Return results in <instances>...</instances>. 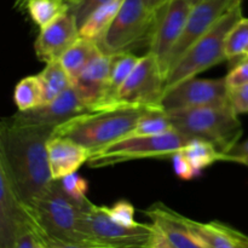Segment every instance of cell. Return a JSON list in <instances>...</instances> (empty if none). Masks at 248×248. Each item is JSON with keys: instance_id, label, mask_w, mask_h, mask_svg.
<instances>
[{"instance_id": "obj_1", "label": "cell", "mask_w": 248, "mask_h": 248, "mask_svg": "<svg viewBox=\"0 0 248 248\" xmlns=\"http://www.w3.org/2000/svg\"><path fill=\"white\" fill-rule=\"evenodd\" d=\"M53 130L52 126L18 123L11 116L0 125V167L26 205L40 198L53 181L47 154Z\"/></svg>"}, {"instance_id": "obj_2", "label": "cell", "mask_w": 248, "mask_h": 248, "mask_svg": "<svg viewBox=\"0 0 248 248\" xmlns=\"http://www.w3.org/2000/svg\"><path fill=\"white\" fill-rule=\"evenodd\" d=\"M26 207L38 232L67 244L93 246L85 232V207L64 193L58 179H53L45 193Z\"/></svg>"}, {"instance_id": "obj_3", "label": "cell", "mask_w": 248, "mask_h": 248, "mask_svg": "<svg viewBox=\"0 0 248 248\" xmlns=\"http://www.w3.org/2000/svg\"><path fill=\"white\" fill-rule=\"evenodd\" d=\"M147 109L118 107L89 111L58 125L52 136L70 138L93 153L130 135Z\"/></svg>"}, {"instance_id": "obj_4", "label": "cell", "mask_w": 248, "mask_h": 248, "mask_svg": "<svg viewBox=\"0 0 248 248\" xmlns=\"http://www.w3.org/2000/svg\"><path fill=\"white\" fill-rule=\"evenodd\" d=\"M167 114L182 135L207 140L225 155L234 149L244 132L239 114L232 103L182 109Z\"/></svg>"}, {"instance_id": "obj_5", "label": "cell", "mask_w": 248, "mask_h": 248, "mask_svg": "<svg viewBox=\"0 0 248 248\" xmlns=\"http://www.w3.org/2000/svg\"><path fill=\"white\" fill-rule=\"evenodd\" d=\"M242 17L241 2H239L232 6L205 35L196 40L167 73L165 92L227 60L225 40L228 33Z\"/></svg>"}, {"instance_id": "obj_6", "label": "cell", "mask_w": 248, "mask_h": 248, "mask_svg": "<svg viewBox=\"0 0 248 248\" xmlns=\"http://www.w3.org/2000/svg\"><path fill=\"white\" fill-rule=\"evenodd\" d=\"M189 140L177 130L159 136H126L91 153L87 165L92 169H101L132 160L172 157Z\"/></svg>"}, {"instance_id": "obj_7", "label": "cell", "mask_w": 248, "mask_h": 248, "mask_svg": "<svg viewBox=\"0 0 248 248\" xmlns=\"http://www.w3.org/2000/svg\"><path fill=\"white\" fill-rule=\"evenodd\" d=\"M85 232L96 247L152 248L156 229L153 224L138 223L125 227L110 218L106 206L90 202L85 207Z\"/></svg>"}, {"instance_id": "obj_8", "label": "cell", "mask_w": 248, "mask_h": 248, "mask_svg": "<svg viewBox=\"0 0 248 248\" xmlns=\"http://www.w3.org/2000/svg\"><path fill=\"white\" fill-rule=\"evenodd\" d=\"M155 22L156 12L148 9L143 0H124L99 46L109 55L131 52L149 31L153 33Z\"/></svg>"}, {"instance_id": "obj_9", "label": "cell", "mask_w": 248, "mask_h": 248, "mask_svg": "<svg viewBox=\"0 0 248 248\" xmlns=\"http://www.w3.org/2000/svg\"><path fill=\"white\" fill-rule=\"evenodd\" d=\"M165 80L166 77L159 60L152 52H148L140 57L133 72L119 90L116 104L119 107L162 109Z\"/></svg>"}, {"instance_id": "obj_10", "label": "cell", "mask_w": 248, "mask_h": 248, "mask_svg": "<svg viewBox=\"0 0 248 248\" xmlns=\"http://www.w3.org/2000/svg\"><path fill=\"white\" fill-rule=\"evenodd\" d=\"M230 90L225 78L199 79L191 78L176 85L164 93L161 108L166 113L182 109L229 104Z\"/></svg>"}, {"instance_id": "obj_11", "label": "cell", "mask_w": 248, "mask_h": 248, "mask_svg": "<svg viewBox=\"0 0 248 248\" xmlns=\"http://www.w3.org/2000/svg\"><path fill=\"white\" fill-rule=\"evenodd\" d=\"M191 5L186 0H169L156 12V22L150 38L149 52L156 56L166 77L170 56L183 34Z\"/></svg>"}, {"instance_id": "obj_12", "label": "cell", "mask_w": 248, "mask_h": 248, "mask_svg": "<svg viewBox=\"0 0 248 248\" xmlns=\"http://www.w3.org/2000/svg\"><path fill=\"white\" fill-rule=\"evenodd\" d=\"M239 2V0H201L199 4L191 7L183 34L170 56L167 73L196 40L205 35L232 6Z\"/></svg>"}, {"instance_id": "obj_13", "label": "cell", "mask_w": 248, "mask_h": 248, "mask_svg": "<svg viewBox=\"0 0 248 248\" xmlns=\"http://www.w3.org/2000/svg\"><path fill=\"white\" fill-rule=\"evenodd\" d=\"M31 218L14 183L0 167V248H14Z\"/></svg>"}, {"instance_id": "obj_14", "label": "cell", "mask_w": 248, "mask_h": 248, "mask_svg": "<svg viewBox=\"0 0 248 248\" xmlns=\"http://www.w3.org/2000/svg\"><path fill=\"white\" fill-rule=\"evenodd\" d=\"M89 111L72 85V87L65 90L53 101L29 110H18L11 118L18 123L47 125L56 128L58 125L67 123L70 119Z\"/></svg>"}, {"instance_id": "obj_15", "label": "cell", "mask_w": 248, "mask_h": 248, "mask_svg": "<svg viewBox=\"0 0 248 248\" xmlns=\"http://www.w3.org/2000/svg\"><path fill=\"white\" fill-rule=\"evenodd\" d=\"M80 38L79 26L69 11L40 29L34 48L36 57L48 63L60 61L65 51Z\"/></svg>"}, {"instance_id": "obj_16", "label": "cell", "mask_w": 248, "mask_h": 248, "mask_svg": "<svg viewBox=\"0 0 248 248\" xmlns=\"http://www.w3.org/2000/svg\"><path fill=\"white\" fill-rule=\"evenodd\" d=\"M114 55L102 52L80 74L73 87L90 111L104 108Z\"/></svg>"}, {"instance_id": "obj_17", "label": "cell", "mask_w": 248, "mask_h": 248, "mask_svg": "<svg viewBox=\"0 0 248 248\" xmlns=\"http://www.w3.org/2000/svg\"><path fill=\"white\" fill-rule=\"evenodd\" d=\"M181 220L202 248H248V235L225 223L218 220L202 223L182 215Z\"/></svg>"}, {"instance_id": "obj_18", "label": "cell", "mask_w": 248, "mask_h": 248, "mask_svg": "<svg viewBox=\"0 0 248 248\" xmlns=\"http://www.w3.org/2000/svg\"><path fill=\"white\" fill-rule=\"evenodd\" d=\"M47 154L52 178L61 179L87 164L91 152L70 138L52 136L47 143Z\"/></svg>"}, {"instance_id": "obj_19", "label": "cell", "mask_w": 248, "mask_h": 248, "mask_svg": "<svg viewBox=\"0 0 248 248\" xmlns=\"http://www.w3.org/2000/svg\"><path fill=\"white\" fill-rule=\"evenodd\" d=\"M155 229L165 237L172 248H202L189 234L181 220V215L162 203H156L144 211Z\"/></svg>"}, {"instance_id": "obj_20", "label": "cell", "mask_w": 248, "mask_h": 248, "mask_svg": "<svg viewBox=\"0 0 248 248\" xmlns=\"http://www.w3.org/2000/svg\"><path fill=\"white\" fill-rule=\"evenodd\" d=\"M103 52L101 46L94 41L80 36L61 57L60 62L68 73L72 82L80 77L87 65Z\"/></svg>"}, {"instance_id": "obj_21", "label": "cell", "mask_w": 248, "mask_h": 248, "mask_svg": "<svg viewBox=\"0 0 248 248\" xmlns=\"http://www.w3.org/2000/svg\"><path fill=\"white\" fill-rule=\"evenodd\" d=\"M123 2L124 0H110L94 10L79 28L80 36L94 41L99 45L118 15Z\"/></svg>"}, {"instance_id": "obj_22", "label": "cell", "mask_w": 248, "mask_h": 248, "mask_svg": "<svg viewBox=\"0 0 248 248\" xmlns=\"http://www.w3.org/2000/svg\"><path fill=\"white\" fill-rule=\"evenodd\" d=\"M140 60V56H136L131 52L114 55L113 64H111L110 69V77H109L108 91H107V98L103 109L118 108L119 106L116 104V96H118L119 90L121 89L124 82L127 80L131 73L133 72V69H135Z\"/></svg>"}, {"instance_id": "obj_23", "label": "cell", "mask_w": 248, "mask_h": 248, "mask_svg": "<svg viewBox=\"0 0 248 248\" xmlns=\"http://www.w3.org/2000/svg\"><path fill=\"white\" fill-rule=\"evenodd\" d=\"M181 152L190 162L196 177L211 165L218 161H227V155L220 153L212 143L200 138H190Z\"/></svg>"}, {"instance_id": "obj_24", "label": "cell", "mask_w": 248, "mask_h": 248, "mask_svg": "<svg viewBox=\"0 0 248 248\" xmlns=\"http://www.w3.org/2000/svg\"><path fill=\"white\" fill-rule=\"evenodd\" d=\"M40 79L41 86H43L44 103L53 101L57 98L61 93L72 87L73 82L68 73L63 68L60 61L46 63L45 68L38 74Z\"/></svg>"}, {"instance_id": "obj_25", "label": "cell", "mask_w": 248, "mask_h": 248, "mask_svg": "<svg viewBox=\"0 0 248 248\" xmlns=\"http://www.w3.org/2000/svg\"><path fill=\"white\" fill-rule=\"evenodd\" d=\"M14 101L19 111L36 108L44 103L43 86L38 75H29L17 82Z\"/></svg>"}, {"instance_id": "obj_26", "label": "cell", "mask_w": 248, "mask_h": 248, "mask_svg": "<svg viewBox=\"0 0 248 248\" xmlns=\"http://www.w3.org/2000/svg\"><path fill=\"white\" fill-rule=\"evenodd\" d=\"M169 114L162 109H147L128 136H159L174 131Z\"/></svg>"}, {"instance_id": "obj_27", "label": "cell", "mask_w": 248, "mask_h": 248, "mask_svg": "<svg viewBox=\"0 0 248 248\" xmlns=\"http://www.w3.org/2000/svg\"><path fill=\"white\" fill-rule=\"evenodd\" d=\"M28 14L39 28H44L69 10L64 0H26Z\"/></svg>"}, {"instance_id": "obj_28", "label": "cell", "mask_w": 248, "mask_h": 248, "mask_svg": "<svg viewBox=\"0 0 248 248\" xmlns=\"http://www.w3.org/2000/svg\"><path fill=\"white\" fill-rule=\"evenodd\" d=\"M248 46V18L242 17L228 33L225 40V57L232 61L244 57Z\"/></svg>"}, {"instance_id": "obj_29", "label": "cell", "mask_w": 248, "mask_h": 248, "mask_svg": "<svg viewBox=\"0 0 248 248\" xmlns=\"http://www.w3.org/2000/svg\"><path fill=\"white\" fill-rule=\"evenodd\" d=\"M62 186L64 193L72 199L73 201L80 205L81 207H86L91 201L87 198V191H89V183L86 179L82 178L77 172L64 176L63 178L58 179Z\"/></svg>"}, {"instance_id": "obj_30", "label": "cell", "mask_w": 248, "mask_h": 248, "mask_svg": "<svg viewBox=\"0 0 248 248\" xmlns=\"http://www.w3.org/2000/svg\"><path fill=\"white\" fill-rule=\"evenodd\" d=\"M106 210L108 215L116 223L125 227H135L138 224L137 220L135 219V207L132 203L126 200H120L114 203L111 207H107Z\"/></svg>"}, {"instance_id": "obj_31", "label": "cell", "mask_w": 248, "mask_h": 248, "mask_svg": "<svg viewBox=\"0 0 248 248\" xmlns=\"http://www.w3.org/2000/svg\"><path fill=\"white\" fill-rule=\"evenodd\" d=\"M110 0H78L74 4L69 5V10L68 11L75 17L77 19V23L79 26V28L81 27V24L84 23L87 19V17L94 11V10L98 9L102 5L107 4Z\"/></svg>"}, {"instance_id": "obj_32", "label": "cell", "mask_w": 248, "mask_h": 248, "mask_svg": "<svg viewBox=\"0 0 248 248\" xmlns=\"http://www.w3.org/2000/svg\"><path fill=\"white\" fill-rule=\"evenodd\" d=\"M225 81H227L230 91L248 84V58H244V60L240 61L228 73V75L225 77Z\"/></svg>"}, {"instance_id": "obj_33", "label": "cell", "mask_w": 248, "mask_h": 248, "mask_svg": "<svg viewBox=\"0 0 248 248\" xmlns=\"http://www.w3.org/2000/svg\"><path fill=\"white\" fill-rule=\"evenodd\" d=\"M172 161H173L174 173L177 174L178 178L183 179V181H191V179L196 178V174L191 167L190 162L186 160V157L184 156L181 150L172 156Z\"/></svg>"}, {"instance_id": "obj_34", "label": "cell", "mask_w": 248, "mask_h": 248, "mask_svg": "<svg viewBox=\"0 0 248 248\" xmlns=\"http://www.w3.org/2000/svg\"><path fill=\"white\" fill-rule=\"evenodd\" d=\"M230 102L236 113L247 114L248 113V84L230 91Z\"/></svg>"}, {"instance_id": "obj_35", "label": "cell", "mask_w": 248, "mask_h": 248, "mask_svg": "<svg viewBox=\"0 0 248 248\" xmlns=\"http://www.w3.org/2000/svg\"><path fill=\"white\" fill-rule=\"evenodd\" d=\"M227 162H236L248 167V140L237 143L234 149L227 154Z\"/></svg>"}, {"instance_id": "obj_36", "label": "cell", "mask_w": 248, "mask_h": 248, "mask_svg": "<svg viewBox=\"0 0 248 248\" xmlns=\"http://www.w3.org/2000/svg\"><path fill=\"white\" fill-rule=\"evenodd\" d=\"M33 227V225H31ZM34 232H35L38 239L43 242L47 248H107V247H94V246H80V245H73V244H67V242L60 241V240H56L53 237L47 236V235L43 234V232H38L35 228L33 227Z\"/></svg>"}, {"instance_id": "obj_37", "label": "cell", "mask_w": 248, "mask_h": 248, "mask_svg": "<svg viewBox=\"0 0 248 248\" xmlns=\"http://www.w3.org/2000/svg\"><path fill=\"white\" fill-rule=\"evenodd\" d=\"M36 241H38V237H36L35 232H34L31 222H29L28 227L19 235L18 240L16 242V246L14 248H35Z\"/></svg>"}, {"instance_id": "obj_38", "label": "cell", "mask_w": 248, "mask_h": 248, "mask_svg": "<svg viewBox=\"0 0 248 248\" xmlns=\"http://www.w3.org/2000/svg\"><path fill=\"white\" fill-rule=\"evenodd\" d=\"M147 7L153 12H157L169 2V0H143Z\"/></svg>"}, {"instance_id": "obj_39", "label": "cell", "mask_w": 248, "mask_h": 248, "mask_svg": "<svg viewBox=\"0 0 248 248\" xmlns=\"http://www.w3.org/2000/svg\"><path fill=\"white\" fill-rule=\"evenodd\" d=\"M152 248H172V247L167 244V241L165 240V237L162 236V235L156 230V234H155Z\"/></svg>"}, {"instance_id": "obj_40", "label": "cell", "mask_w": 248, "mask_h": 248, "mask_svg": "<svg viewBox=\"0 0 248 248\" xmlns=\"http://www.w3.org/2000/svg\"><path fill=\"white\" fill-rule=\"evenodd\" d=\"M35 235H36V234H35ZM36 237H38V236H36ZM35 248H47V247H46L45 245H44L43 242H41L40 240L38 239V241H36V245H35Z\"/></svg>"}, {"instance_id": "obj_41", "label": "cell", "mask_w": 248, "mask_h": 248, "mask_svg": "<svg viewBox=\"0 0 248 248\" xmlns=\"http://www.w3.org/2000/svg\"><path fill=\"white\" fill-rule=\"evenodd\" d=\"M186 2H188V4H190L191 6H195L196 4H199V2L201 1V0H186Z\"/></svg>"}, {"instance_id": "obj_42", "label": "cell", "mask_w": 248, "mask_h": 248, "mask_svg": "<svg viewBox=\"0 0 248 248\" xmlns=\"http://www.w3.org/2000/svg\"><path fill=\"white\" fill-rule=\"evenodd\" d=\"M65 2H67L68 5H72V4H74L75 1H78V0H64Z\"/></svg>"}, {"instance_id": "obj_43", "label": "cell", "mask_w": 248, "mask_h": 248, "mask_svg": "<svg viewBox=\"0 0 248 248\" xmlns=\"http://www.w3.org/2000/svg\"><path fill=\"white\" fill-rule=\"evenodd\" d=\"M244 58H248V46H247L246 51H245V55H244V57H242L241 60H244Z\"/></svg>"}, {"instance_id": "obj_44", "label": "cell", "mask_w": 248, "mask_h": 248, "mask_svg": "<svg viewBox=\"0 0 248 248\" xmlns=\"http://www.w3.org/2000/svg\"><path fill=\"white\" fill-rule=\"evenodd\" d=\"M239 1H240V2H242V0H239Z\"/></svg>"}]
</instances>
